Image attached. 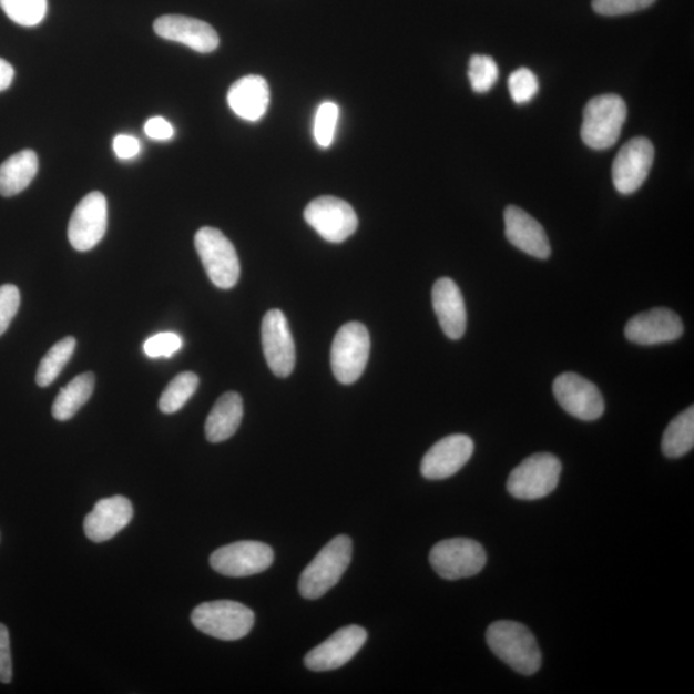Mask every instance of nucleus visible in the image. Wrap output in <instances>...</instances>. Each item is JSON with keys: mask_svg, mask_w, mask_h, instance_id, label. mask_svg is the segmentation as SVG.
I'll use <instances>...</instances> for the list:
<instances>
[{"mask_svg": "<svg viewBox=\"0 0 694 694\" xmlns=\"http://www.w3.org/2000/svg\"><path fill=\"white\" fill-rule=\"evenodd\" d=\"M489 649L508 666L522 675H534L542 666V652L534 634L516 621H497L487 632Z\"/></svg>", "mask_w": 694, "mask_h": 694, "instance_id": "nucleus-1", "label": "nucleus"}, {"mask_svg": "<svg viewBox=\"0 0 694 694\" xmlns=\"http://www.w3.org/2000/svg\"><path fill=\"white\" fill-rule=\"evenodd\" d=\"M353 542L349 537L338 535L323 547L298 580V592L305 600H319L333 589L351 562Z\"/></svg>", "mask_w": 694, "mask_h": 694, "instance_id": "nucleus-2", "label": "nucleus"}, {"mask_svg": "<svg viewBox=\"0 0 694 694\" xmlns=\"http://www.w3.org/2000/svg\"><path fill=\"white\" fill-rule=\"evenodd\" d=\"M627 116L626 103L616 94L594 96L584 110L581 139L593 150H608L618 142Z\"/></svg>", "mask_w": 694, "mask_h": 694, "instance_id": "nucleus-3", "label": "nucleus"}, {"mask_svg": "<svg viewBox=\"0 0 694 694\" xmlns=\"http://www.w3.org/2000/svg\"><path fill=\"white\" fill-rule=\"evenodd\" d=\"M192 624L206 635L221 641H238L255 624V613L234 601H213L200 604L192 612Z\"/></svg>", "mask_w": 694, "mask_h": 694, "instance_id": "nucleus-4", "label": "nucleus"}, {"mask_svg": "<svg viewBox=\"0 0 694 694\" xmlns=\"http://www.w3.org/2000/svg\"><path fill=\"white\" fill-rule=\"evenodd\" d=\"M562 463L551 453H537L524 459L508 478L507 490L516 499L538 500L559 487Z\"/></svg>", "mask_w": 694, "mask_h": 694, "instance_id": "nucleus-5", "label": "nucleus"}, {"mask_svg": "<svg viewBox=\"0 0 694 694\" xmlns=\"http://www.w3.org/2000/svg\"><path fill=\"white\" fill-rule=\"evenodd\" d=\"M195 246L214 286L231 289L237 285L241 274L238 255L220 229L201 228L195 236Z\"/></svg>", "mask_w": 694, "mask_h": 694, "instance_id": "nucleus-6", "label": "nucleus"}, {"mask_svg": "<svg viewBox=\"0 0 694 694\" xmlns=\"http://www.w3.org/2000/svg\"><path fill=\"white\" fill-rule=\"evenodd\" d=\"M369 351L368 329L361 323H347L338 329L330 349V366L337 381L344 385L357 382L365 372Z\"/></svg>", "mask_w": 694, "mask_h": 694, "instance_id": "nucleus-7", "label": "nucleus"}, {"mask_svg": "<svg viewBox=\"0 0 694 694\" xmlns=\"http://www.w3.org/2000/svg\"><path fill=\"white\" fill-rule=\"evenodd\" d=\"M432 569L442 579L459 580L478 575L486 568L487 552L472 539L442 540L430 553Z\"/></svg>", "mask_w": 694, "mask_h": 694, "instance_id": "nucleus-8", "label": "nucleus"}, {"mask_svg": "<svg viewBox=\"0 0 694 694\" xmlns=\"http://www.w3.org/2000/svg\"><path fill=\"white\" fill-rule=\"evenodd\" d=\"M306 223L330 244H341L358 229V216L346 201L333 196L313 200L304 212Z\"/></svg>", "mask_w": 694, "mask_h": 694, "instance_id": "nucleus-9", "label": "nucleus"}, {"mask_svg": "<svg viewBox=\"0 0 694 694\" xmlns=\"http://www.w3.org/2000/svg\"><path fill=\"white\" fill-rule=\"evenodd\" d=\"M274 552L268 544L245 540L220 548L210 557L212 568L224 576L245 578L268 570Z\"/></svg>", "mask_w": 694, "mask_h": 694, "instance_id": "nucleus-10", "label": "nucleus"}, {"mask_svg": "<svg viewBox=\"0 0 694 694\" xmlns=\"http://www.w3.org/2000/svg\"><path fill=\"white\" fill-rule=\"evenodd\" d=\"M108 200L101 192L89 193L72 213L69 239L78 252H89L100 244L108 231Z\"/></svg>", "mask_w": 694, "mask_h": 694, "instance_id": "nucleus-11", "label": "nucleus"}, {"mask_svg": "<svg viewBox=\"0 0 694 694\" xmlns=\"http://www.w3.org/2000/svg\"><path fill=\"white\" fill-rule=\"evenodd\" d=\"M553 394L559 405L581 421H595L604 414V400L599 387L576 374L557 377Z\"/></svg>", "mask_w": 694, "mask_h": 694, "instance_id": "nucleus-12", "label": "nucleus"}, {"mask_svg": "<svg viewBox=\"0 0 694 694\" xmlns=\"http://www.w3.org/2000/svg\"><path fill=\"white\" fill-rule=\"evenodd\" d=\"M655 147L647 139H633L621 147L612 165L613 185L621 195H632L650 174Z\"/></svg>", "mask_w": 694, "mask_h": 694, "instance_id": "nucleus-13", "label": "nucleus"}, {"mask_svg": "<svg viewBox=\"0 0 694 694\" xmlns=\"http://www.w3.org/2000/svg\"><path fill=\"white\" fill-rule=\"evenodd\" d=\"M262 341L265 359L272 372L280 378H286L293 374L296 349L284 313L273 309L265 314L262 325Z\"/></svg>", "mask_w": 694, "mask_h": 694, "instance_id": "nucleus-14", "label": "nucleus"}, {"mask_svg": "<svg viewBox=\"0 0 694 694\" xmlns=\"http://www.w3.org/2000/svg\"><path fill=\"white\" fill-rule=\"evenodd\" d=\"M366 629L358 625L341 627L327 641L305 656V666L312 672H330L349 663L367 642Z\"/></svg>", "mask_w": 694, "mask_h": 694, "instance_id": "nucleus-15", "label": "nucleus"}, {"mask_svg": "<svg viewBox=\"0 0 694 694\" xmlns=\"http://www.w3.org/2000/svg\"><path fill=\"white\" fill-rule=\"evenodd\" d=\"M474 450L470 436H447L427 451L421 463V473L427 480H446L461 471L470 461Z\"/></svg>", "mask_w": 694, "mask_h": 694, "instance_id": "nucleus-16", "label": "nucleus"}, {"mask_svg": "<svg viewBox=\"0 0 694 694\" xmlns=\"http://www.w3.org/2000/svg\"><path fill=\"white\" fill-rule=\"evenodd\" d=\"M160 38L182 43L198 53H212L220 47V37L207 22L181 14H165L153 23Z\"/></svg>", "mask_w": 694, "mask_h": 694, "instance_id": "nucleus-17", "label": "nucleus"}, {"mask_svg": "<svg viewBox=\"0 0 694 694\" xmlns=\"http://www.w3.org/2000/svg\"><path fill=\"white\" fill-rule=\"evenodd\" d=\"M684 333L682 319L666 308L637 314L627 322L625 336L629 341L652 346L676 341Z\"/></svg>", "mask_w": 694, "mask_h": 694, "instance_id": "nucleus-18", "label": "nucleus"}, {"mask_svg": "<svg viewBox=\"0 0 694 694\" xmlns=\"http://www.w3.org/2000/svg\"><path fill=\"white\" fill-rule=\"evenodd\" d=\"M133 514V504L125 497L101 499L95 503L93 511L86 514L85 535L94 543L108 542L131 523Z\"/></svg>", "mask_w": 694, "mask_h": 694, "instance_id": "nucleus-19", "label": "nucleus"}, {"mask_svg": "<svg viewBox=\"0 0 694 694\" xmlns=\"http://www.w3.org/2000/svg\"><path fill=\"white\" fill-rule=\"evenodd\" d=\"M506 236L514 247L537 259L545 261L552 248L547 233L538 221L518 206H508L504 212Z\"/></svg>", "mask_w": 694, "mask_h": 694, "instance_id": "nucleus-20", "label": "nucleus"}, {"mask_svg": "<svg viewBox=\"0 0 694 694\" xmlns=\"http://www.w3.org/2000/svg\"><path fill=\"white\" fill-rule=\"evenodd\" d=\"M432 305L440 327L450 340H459L466 333L467 312L461 289L450 278L436 280Z\"/></svg>", "mask_w": 694, "mask_h": 694, "instance_id": "nucleus-21", "label": "nucleus"}, {"mask_svg": "<svg viewBox=\"0 0 694 694\" xmlns=\"http://www.w3.org/2000/svg\"><path fill=\"white\" fill-rule=\"evenodd\" d=\"M269 85L257 75L241 78L228 92V104L234 114L247 121H259L268 111Z\"/></svg>", "mask_w": 694, "mask_h": 694, "instance_id": "nucleus-22", "label": "nucleus"}, {"mask_svg": "<svg viewBox=\"0 0 694 694\" xmlns=\"http://www.w3.org/2000/svg\"><path fill=\"white\" fill-rule=\"evenodd\" d=\"M244 418V401L234 391L225 392L215 402L206 419L205 433L210 442H223L239 429Z\"/></svg>", "mask_w": 694, "mask_h": 694, "instance_id": "nucleus-23", "label": "nucleus"}, {"mask_svg": "<svg viewBox=\"0 0 694 694\" xmlns=\"http://www.w3.org/2000/svg\"><path fill=\"white\" fill-rule=\"evenodd\" d=\"M39 160L32 150H22L0 165V195L13 197L25 191L38 174Z\"/></svg>", "mask_w": 694, "mask_h": 694, "instance_id": "nucleus-24", "label": "nucleus"}, {"mask_svg": "<svg viewBox=\"0 0 694 694\" xmlns=\"http://www.w3.org/2000/svg\"><path fill=\"white\" fill-rule=\"evenodd\" d=\"M95 377L91 372L80 375L58 395L52 407V415L58 421H69L80 408L86 405L94 391Z\"/></svg>", "mask_w": 694, "mask_h": 694, "instance_id": "nucleus-25", "label": "nucleus"}, {"mask_svg": "<svg viewBox=\"0 0 694 694\" xmlns=\"http://www.w3.org/2000/svg\"><path fill=\"white\" fill-rule=\"evenodd\" d=\"M694 447V408L685 409L667 426L661 449L667 458H681Z\"/></svg>", "mask_w": 694, "mask_h": 694, "instance_id": "nucleus-26", "label": "nucleus"}, {"mask_svg": "<svg viewBox=\"0 0 694 694\" xmlns=\"http://www.w3.org/2000/svg\"><path fill=\"white\" fill-rule=\"evenodd\" d=\"M75 347L76 340L72 336L62 338L61 341L51 347V350L40 361L37 372L38 386L48 387L55 381V378L60 376L64 366L70 361Z\"/></svg>", "mask_w": 694, "mask_h": 694, "instance_id": "nucleus-27", "label": "nucleus"}, {"mask_svg": "<svg viewBox=\"0 0 694 694\" xmlns=\"http://www.w3.org/2000/svg\"><path fill=\"white\" fill-rule=\"evenodd\" d=\"M200 378L193 372L177 375L166 389L161 394L159 408L165 415H173L180 411L196 392Z\"/></svg>", "mask_w": 694, "mask_h": 694, "instance_id": "nucleus-28", "label": "nucleus"}, {"mask_svg": "<svg viewBox=\"0 0 694 694\" xmlns=\"http://www.w3.org/2000/svg\"><path fill=\"white\" fill-rule=\"evenodd\" d=\"M0 7L18 25L32 28L45 19L48 0H0Z\"/></svg>", "mask_w": 694, "mask_h": 694, "instance_id": "nucleus-29", "label": "nucleus"}, {"mask_svg": "<svg viewBox=\"0 0 694 694\" xmlns=\"http://www.w3.org/2000/svg\"><path fill=\"white\" fill-rule=\"evenodd\" d=\"M499 78L498 64L489 55L476 54L468 64V79L476 93H488Z\"/></svg>", "mask_w": 694, "mask_h": 694, "instance_id": "nucleus-30", "label": "nucleus"}, {"mask_svg": "<svg viewBox=\"0 0 694 694\" xmlns=\"http://www.w3.org/2000/svg\"><path fill=\"white\" fill-rule=\"evenodd\" d=\"M340 109L334 102L322 103L314 120V136L322 149L333 144Z\"/></svg>", "mask_w": 694, "mask_h": 694, "instance_id": "nucleus-31", "label": "nucleus"}, {"mask_svg": "<svg viewBox=\"0 0 694 694\" xmlns=\"http://www.w3.org/2000/svg\"><path fill=\"white\" fill-rule=\"evenodd\" d=\"M508 89L516 103H529L539 91L538 78L531 70L521 68L512 72L508 79Z\"/></svg>", "mask_w": 694, "mask_h": 694, "instance_id": "nucleus-32", "label": "nucleus"}, {"mask_svg": "<svg viewBox=\"0 0 694 694\" xmlns=\"http://www.w3.org/2000/svg\"><path fill=\"white\" fill-rule=\"evenodd\" d=\"M183 346V340L180 335L173 333L157 334L149 338L144 343L143 349L147 357L156 358H171L176 351H180Z\"/></svg>", "mask_w": 694, "mask_h": 694, "instance_id": "nucleus-33", "label": "nucleus"}, {"mask_svg": "<svg viewBox=\"0 0 694 694\" xmlns=\"http://www.w3.org/2000/svg\"><path fill=\"white\" fill-rule=\"evenodd\" d=\"M656 0H593L594 12L602 16H624L645 10Z\"/></svg>", "mask_w": 694, "mask_h": 694, "instance_id": "nucleus-34", "label": "nucleus"}, {"mask_svg": "<svg viewBox=\"0 0 694 694\" xmlns=\"http://www.w3.org/2000/svg\"><path fill=\"white\" fill-rule=\"evenodd\" d=\"M21 303L20 290L13 285L0 286V336H2L18 314Z\"/></svg>", "mask_w": 694, "mask_h": 694, "instance_id": "nucleus-35", "label": "nucleus"}, {"mask_svg": "<svg viewBox=\"0 0 694 694\" xmlns=\"http://www.w3.org/2000/svg\"><path fill=\"white\" fill-rule=\"evenodd\" d=\"M13 676L10 633L0 624V682L11 683Z\"/></svg>", "mask_w": 694, "mask_h": 694, "instance_id": "nucleus-36", "label": "nucleus"}, {"mask_svg": "<svg viewBox=\"0 0 694 694\" xmlns=\"http://www.w3.org/2000/svg\"><path fill=\"white\" fill-rule=\"evenodd\" d=\"M144 133L153 141L165 142L173 139L174 127L166 119L156 116L144 124Z\"/></svg>", "mask_w": 694, "mask_h": 694, "instance_id": "nucleus-37", "label": "nucleus"}, {"mask_svg": "<svg viewBox=\"0 0 694 694\" xmlns=\"http://www.w3.org/2000/svg\"><path fill=\"white\" fill-rule=\"evenodd\" d=\"M114 151L121 160H132L141 153V142L133 135L119 134L114 140Z\"/></svg>", "mask_w": 694, "mask_h": 694, "instance_id": "nucleus-38", "label": "nucleus"}, {"mask_svg": "<svg viewBox=\"0 0 694 694\" xmlns=\"http://www.w3.org/2000/svg\"><path fill=\"white\" fill-rule=\"evenodd\" d=\"M14 78V69L10 62L0 59V92L11 86Z\"/></svg>", "mask_w": 694, "mask_h": 694, "instance_id": "nucleus-39", "label": "nucleus"}]
</instances>
